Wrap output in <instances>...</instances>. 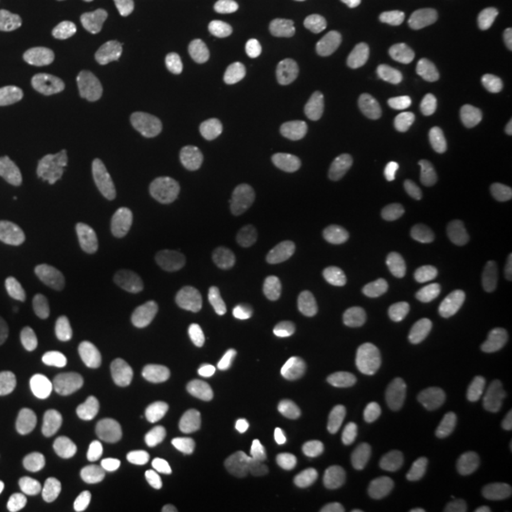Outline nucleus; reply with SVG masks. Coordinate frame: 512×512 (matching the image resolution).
<instances>
[{
  "instance_id": "a878e982",
  "label": "nucleus",
  "mask_w": 512,
  "mask_h": 512,
  "mask_svg": "<svg viewBox=\"0 0 512 512\" xmlns=\"http://www.w3.org/2000/svg\"><path fill=\"white\" fill-rule=\"evenodd\" d=\"M241 31L255 33L268 19L266 0H228Z\"/></svg>"
},
{
  "instance_id": "f3484780",
  "label": "nucleus",
  "mask_w": 512,
  "mask_h": 512,
  "mask_svg": "<svg viewBox=\"0 0 512 512\" xmlns=\"http://www.w3.org/2000/svg\"><path fill=\"white\" fill-rule=\"evenodd\" d=\"M46 196V183L29 171L0 177V213L31 207Z\"/></svg>"
},
{
  "instance_id": "393cba45",
  "label": "nucleus",
  "mask_w": 512,
  "mask_h": 512,
  "mask_svg": "<svg viewBox=\"0 0 512 512\" xmlns=\"http://www.w3.org/2000/svg\"><path fill=\"white\" fill-rule=\"evenodd\" d=\"M427 16L437 27H463L475 21L476 8L467 0H437Z\"/></svg>"
},
{
  "instance_id": "aec40b11",
  "label": "nucleus",
  "mask_w": 512,
  "mask_h": 512,
  "mask_svg": "<svg viewBox=\"0 0 512 512\" xmlns=\"http://www.w3.org/2000/svg\"><path fill=\"white\" fill-rule=\"evenodd\" d=\"M492 150V137L488 129L473 124L459 129L448 148V162L456 169H467L482 162Z\"/></svg>"
},
{
  "instance_id": "7ed1b4c3",
  "label": "nucleus",
  "mask_w": 512,
  "mask_h": 512,
  "mask_svg": "<svg viewBox=\"0 0 512 512\" xmlns=\"http://www.w3.org/2000/svg\"><path fill=\"white\" fill-rule=\"evenodd\" d=\"M184 348L203 389L217 401H226L232 395V378L217 342L202 319L192 317L184 327Z\"/></svg>"
},
{
  "instance_id": "423d86ee",
  "label": "nucleus",
  "mask_w": 512,
  "mask_h": 512,
  "mask_svg": "<svg viewBox=\"0 0 512 512\" xmlns=\"http://www.w3.org/2000/svg\"><path fill=\"white\" fill-rule=\"evenodd\" d=\"M511 399V385L505 374L495 368H480L463 389L461 421L465 429L480 431L505 410Z\"/></svg>"
},
{
  "instance_id": "bb28decb",
  "label": "nucleus",
  "mask_w": 512,
  "mask_h": 512,
  "mask_svg": "<svg viewBox=\"0 0 512 512\" xmlns=\"http://www.w3.org/2000/svg\"><path fill=\"white\" fill-rule=\"evenodd\" d=\"M492 105L501 116H512V78H499L492 88Z\"/></svg>"
},
{
  "instance_id": "ddd939ff",
  "label": "nucleus",
  "mask_w": 512,
  "mask_h": 512,
  "mask_svg": "<svg viewBox=\"0 0 512 512\" xmlns=\"http://www.w3.org/2000/svg\"><path fill=\"white\" fill-rule=\"evenodd\" d=\"M215 37V25L205 18H196L183 25H171L162 33V46L181 67L192 69L202 63L205 48Z\"/></svg>"
},
{
  "instance_id": "cd10ccee",
  "label": "nucleus",
  "mask_w": 512,
  "mask_h": 512,
  "mask_svg": "<svg viewBox=\"0 0 512 512\" xmlns=\"http://www.w3.org/2000/svg\"><path fill=\"white\" fill-rule=\"evenodd\" d=\"M425 512H469V509L456 495L437 494L427 501Z\"/></svg>"
},
{
  "instance_id": "a211bd4d",
  "label": "nucleus",
  "mask_w": 512,
  "mask_h": 512,
  "mask_svg": "<svg viewBox=\"0 0 512 512\" xmlns=\"http://www.w3.org/2000/svg\"><path fill=\"white\" fill-rule=\"evenodd\" d=\"M444 247L439 239L420 238L406 243L401 249V268L414 281H425L444 266Z\"/></svg>"
},
{
  "instance_id": "b1692460",
  "label": "nucleus",
  "mask_w": 512,
  "mask_h": 512,
  "mask_svg": "<svg viewBox=\"0 0 512 512\" xmlns=\"http://www.w3.org/2000/svg\"><path fill=\"white\" fill-rule=\"evenodd\" d=\"M330 128L338 143L344 147L361 148L365 145L366 131L359 110L349 105H342L332 112Z\"/></svg>"
},
{
  "instance_id": "4be33fe9",
  "label": "nucleus",
  "mask_w": 512,
  "mask_h": 512,
  "mask_svg": "<svg viewBox=\"0 0 512 512\" xmlns=\"http://www.w3.org/2000/svg\"><path fill=\"white\" fill-rule=\"evenodd\" d=\"M154 57L150 48L141 42H126L120 48H116L105 61V71L112 78H135L139 74L150 69Z\"/></svg>"
},
{
  "instance_id": "dca6fc26",
  "label": "nucleus",
  "mask_w": 512,
  "mask_h": 512,
  "mask_svg": "<svg viewBox=\"0 0 512 512\" xmlns=\"http://www.w3.org/2000/svg\"><path fill=\"white\" fill-rule=\"evenodd\" d=\"M376 99H378V107L382 110L385 120L397 128H406V126L414 124L420 114V105H418L416 95L401 78L385 80L378 90Z\"/></svg>"
},
{
  "instance_id": "6ab92c4d",
  "label": "nucleus",
  "mask_w": 512,
  "mask_h": 512,
  "mask_svg": "<svg viewBox=\"0 0 512 512\" xmlns=\"http://www.w3.org/2000/svg\"><path fill=\"white\" fill-rule=\"evenodd\" d=\"M44 50L42 35L23 27L18 21L0 19V61L6 63H21L29 61Z\"/></svg>"
},
{
  "instance_id": "1a4fd4ad",
  "label": "nucleus",
  "mask_w": 512,
  "mask_h": 512,
  "mask_svg": "<svg viewBox=\"0 0 512 512\" xmlns=\"http://www.w3.org/2000/svg\"><path fill=\"white\" fill-rule=\"evenodd\" d=\"M0 480L18 490L38 492L50 482V467L33 448L21 442L2 440Z\"/></svg>"
},
{
  "instance_id": "4468645a",
  "label": "nucleus",
  "mask_w": 512,
  "mask_h": 512,
  "mask_svg": "<svg viewBox=\"0 0 512 512\" xmlns=\"http://www.w3.org/2000/svg\"><path fill=\"white\" fill-rule=\"evenodd\" d=\"M0 353L27 372H38L44 366L42 344L18 313L0 315Z\"/></svg>"
},
{
  "instance_id": "5701e85b",
  "label": "nucleus",
  "mask_w": 512,
  "mask_h": 512,
  "mask_svg": "<svg viewBox=\"0 0 512 512\" xmlns=\"http://www.w3.org/2000/svg\"><path fill=\"white\" fill-rule=\"evenodd\" d=\"M418 61L425 71L439 76L458 73L465 65V57L458 48L440 40L423 42L418 48Z\"/></svg>"
},
{
  "instance_id": "9b49d317",
  "label": "nucleus",
  "mask_w": 512,
  "mask_h": 512,
  "mask_svg": "<svg viewBox=\"0 0 512 512\" xmlns=\"http://www.w3.org/2000/svg\"><path fill=\"white\" fill-rule=\"evenodd\" d=\"M245 105V88L236 82H217L209 86L190 107V118L200 129H213L238 120Z\"/></svg>"
},
{
  "instance_id": "f8f14e48",
  "label": "nucleus",
  "mask_w": 512,
  "mask_h": 512,
  "mask_svg": "<svg viewBox=\"0 0 512 512\" xmlns=\"http://www.w3.org/2000/svg\"><path fill=\"white\" fill-rule=\"evenodd\" d=\"M48 120L55 128L84 133L103 128L109 120V107L103 99L86 95V93H74L55 99L48 107Z\"/></svg>"
},
{
  "instance_id": "6e6552de",
  "label": "nucleus",
  "mask_w": 512,
  "mask_h": 512,
  "mask_svg": "<svg viewBox=\"0 0 512 512\" xmlns=\"http://www.w3.org/2000/svg\"><path fill=\"white\" fill-rule=\"evenodd\" d=\"M266 444L264 423L256 416H239L222 440V463L230 475H247L255 469Z\"/></svg>"
},
{
  "instance_id": "2eb2a0df",
  "label": "nucleus",
  "mask_w": 512,
  "mask_h": 512,
  "mask_svg": "<svg viewBox=\"0 0 512 512\" xmlns=\"http://www.w3.org/2000/svg\"><path fill=\"white\" fill-rule=\"evenodd\" d=\"M359 315L366 332L380 342H391L399 338L406 325L403 302L395 294L384 291L366 294Z\"/></svg>"
},
{
  "instance_id": "f257e3e1",
  "label": "nucleus",
  "mask_w": 512,
  "mask_h": 512,
  "mask_svg": "<svg viewBox=\"0 0 512 512\" xmlns=\"http://www.w3.org/2000/svg\"><path fill=\"white\" fill-rule=\"evenodd\" d=\"M133 330L135 311L131 300H124L109 310L97 308L78 321L74 332V351L99 368H109L124 355Z\"/></svg>"
},
{
  "instance_id": "0eeeda50",
  "label": "nucleus",
  "mask_w": 512,
  "mask_h": 512,
  "mask_svg": "<svg viewBox=\"0 0 512 512\" xmlns=\"http://www.w3.org/2000/svg\"><path fill=\"white\" fill-rule=\"evenodd\" d=\"M67 177L88 190H105L129 179V167L120 156L101 148L78 147L63 158Z\"/></svg>"
},
{
  "instance_id": "f03ea898",
  "label": "nucleus",
  "mask_w": 512,
  "mask_h": 512,
  "mask_svg": "<svg viewBox=\"0 0 512 512\" xmlns=\"http://www.w3.org/2000/svg\"><path fill=\"white\" fill-rule=\"evenodd\" d=\"M361 382L359 368L338 353H321L300 368L298 384L302 391L321 406L338 408L353 399Z\"/></svg>"
},
{
  "instance_id": "c756f323",
  "label": "nucleus",
  "mask_w": 512,
  "mask_h": 512,
  "mask_svg": "<svg viewBox=\"0 0 512 512\" xmlns=\"http://www.w3.org/2000/svg\"><path fill=\"white\" fill-rule=\"evenodd\" d=\"M169 2H173V4H183L184 0H169Z\"/></svg>"
},
{
  "instance_id": "9d476101",
  "label": "nucleus",
  "mask_w": 512,
  "mask_h": 512,
  "mask_svg": "<svg viewBox=\"0 0 512 512\" xmlns=\"http://www.w3.org/2000/svg\"><path fill=\"white\" fill-rule=\"evenodd\" d=\"M152 465L167 503L175 507H188L194 503L196 476L190 461L181 452L169 446H156L152 450Z\"/></svg>"
},
{
  "instance_id": "20e7f679",
  "label": "nucleus",
  "mask_w": 512,
  "mask_h": 512,
  "mask_svg": "<svg viewBox=\"0 0 512 512\" xmlns=\"http://www.w3.org/2000/svg\"><path fill=\"white\" fill-rule=\"evenodd\" d=\"M260 239L266 255L289 274L308 275L323 264V243L302 228L270 224L262 230Z\"/></svg>"
},
{
  "instance_id": "412c9836",
  "label": "nucleus",
  "mask_w": 512,
  "mask_h": 512,
  "mask_svg": "<svg viewBox=\"0 0 512 512\" xmlns=\"http://www.w3.org/2000/svg\"><path fill=\"white\" fill-rule=\"evenodd\" d=\"M473 482L486 495L505 492L512 484V458L505 450H492L478 459Z\"/></svg>"
},
{
  "instance_id": "c85d7f7f",
  "label": "nucleus",
  "mask_w": 512,
  "mask_h": 512,
  "mask_svg": "<svg viewBox=\"0 0 512 512\" xmlns=\"http://www.w3.org/2000/svg\"><path fill=\"white\" fill-rule=\"evenodd\" d=\"M311 512H368L365 507L351 503V501H338V499H327L317 503Z\"/></svg>"
},
{
  "instance_id": "39448f33",
  "label": "nucleus",
  "mask_w": 512,
  "mask_h": 512,
  "mask_svg": "<svg viewBox=\"0 0 512 512\" xmlns=\"http://www.w3.org/2000/svg\"><path fill=\"white\" fill-rule=\"evenodd\" d=\"M156 177L164 196L175 202H196L205 190V173L196 156L188 148L165 141L154 154Z\"/></svg>"
}]
</instances>
